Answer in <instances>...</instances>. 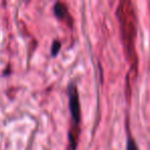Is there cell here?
<instances>
[{
    "mask_svg": "<svg viewBox=\"0 0 150 150\" xmlns=\"http://www.w3.org/2000/svg\"><path fill=\"white\" fill-rule=\"evenodd\" d=\"M117 17L120 22V35L125 47L127 61L131 67V71L136 76L138 59L136 52V36H137V18L134 5L129 0L120 2L117 9Z\"/></svg>",
    "mask_w": 150,
    "mask_h": 150,
    "instance_id": "6da1fadb",
    "label": "cell"
},
{
    "mask_svg": "<svg viewBox=\"0 0 150 150\" xmlns=\"http://www.w3.org/2000/svg\"><path fill=\"white\" fill-rule=\"evenodd\" d=\"M127 150H138L136 142L133 138H129L128 143H127Z\"/></svg>",
    "mask_w": 150,
    "mask_h": 150,
    "instance_id": "5b68a950",
    "label": "cell"
},
{
    "mask_svg": "<svg viewBox=\"0 0 150 150\" xmlns=\"http://www.w3.org/2000/svg\"><path fill=\"white\" fill-rule=\"evenodd\" d=\"M69 110L71 113V117L74 120V126L79 128L81 121V107H80L79 94H78L77 86L75 84H71L69 86Z\"/></svg>",
    "mask_w": 150,
    "mask_h": 150,
    "instance_id": "7a4b0ae2",
    "label": "cell"
},
{
    "mask_svg": "<svg viewBox=\"0 0 150 150\" xmlns=\"http://www.w3.org/2000/svg\"><path fill=\"white\" fill-rule=\"evenodd\" d=\"M60 46H61V43L58 40H55V41L52 43V46H51V52L53 56H55V55H57V52H59L60 50Z\"/></svg>",
    "mask_w": 150,
    "mask_h": 150,
    "instance_id": "277c9868",
    "label": "cell"
},
{
    "mask_svg": "<svg viewBox=\"0 0 150 150\" xmlns=\"http://www.w3.org/2000/svg\"><path fill=\"white\" fill-rule=\"evenodd\" d=\"M54 14L60 20L67 21V19H71L69 18V9H67V5L64 3H62V2H56L55 3V5H54Z\"/></svg>",
    "mask_w": 150,
    "mask_h": 150,
    "instance_id": "3957f363",
    "label": "cell"
}]
</instances>
